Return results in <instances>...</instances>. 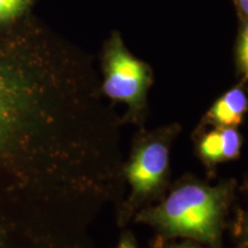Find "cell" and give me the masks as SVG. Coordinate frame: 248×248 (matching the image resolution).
Returning <instances> with one entry per match:
<instances>
[{
  "label": "cell",
  "instance_id": "1",
  "mask_svg": "<svg viewBox=\"0 0 248 248\" xmlns=\"http://www.w3.org/2000/svg\"><path fill=\"white\" fill-rule=\"evenodd\" d=\"M121 125L49 54L0 43V248H95L125 197Z\"/></svg>",
  "mask_w": 248,
  "mask_h": 248
},
{
  "label": "cell",
  "instance_id": "2",
  "mask_svg": "<svg viewBox=\"0 0 248 248\" xmlns=\"http://www.w3.org/2000/svg\"><path fill=\"white\" fill-rule=\"evenodd\" d=\"M233 191V181L212 185L184 176L157 202L139 210L132 221L151 226L166 239L221 247Z\"/></svg>",
  "mask_w": 248,
  "mask_h": 248
},
{
  "label": "cell",
  "instance_id": "3",
  "mask_svg": "<svg viewBox=\"0 0 248 248\" xmlns=\"http://www.w3.org/2000/svg\"><path fill=\"white\" fill-rule=\"evenodd\" d=\"M178 123L152 130L141 129L132 141L128 160H124L123 178L129 194L116 208L121 228L131 222L139 210L157 202L169 187L170 152L181 133Z\"/></svg>",
  "mask_w": 248,
  "mask_h": 248
},
{
  "label": "cell",
  "instance_id": "4",
  "mask_svg": "<svg viewBox=\"0 0 248 248\" xmlns=\"http://www.w3.org/2000/svg\"><path fill=\"white\" fill-rule=\"evenodd\" d=\"M150 84V68L130 54L119 37L111 39L105 54L102 91L111 100L126 105L128 113L124 121L142 126Z\"/></svg>",
  "mask_w": 248,
  "mask_h": 248
},
{
  "label": "cell",
  "instance_id": "5",
  "mask_svg": "<svg viewBox=\"0 0 248 248\" xmlns=\"http://www.w3.org/2000/svg\"><path fill=\"white\" fill-rule=\"evenodd\" d=\"M241 137L235 128L214 126L197 142V154L208 169L217 164L237 159L240 154Z\"/></svg>",
  "mask_w": 248,
  "mask_h": 248
},
{
  "label": "cell",
  "instance_id": "6",
  "mask_svg": "<svg viewBox=\"0 0 248 248\" xmlns=\"http://www.w3.org/2000/svg\"><path fill=\"white\" fill-rule=\"evenodd\" d=\"M248 109V99L241 88H234L223 94L204 116V125L235 128L243 122Z\"/></svg>",
  "mask_w": 248,
  "mask_h": 248
},
{
  "label": "cell",
  "instance_id": "7",
  "mask_svg": "<svg viewBox=\"0 0 248 248\" xmlns=\"http://www.w3.org/2000/svg\"><path fill=\"white\" fill-rule=\"evenodd\" d=\"M28 2L29 0H0V24L18 16Z\"/></svg>",
  "mask_w": 248,
  "mask_h": 248
},
{
  "label": "cell",
  "instance_id": "8",
  "mask_svg": "<svg viewBox=\"0 0 248 248\" xmlns=\"http://www.w3.org/2000/svg\"><path fill=\"white\" fill-rule=\"evenodd\" d=\"M151 248H221V247H210L206 245L194 243L190 240H182L177 241V239H166V238L155 235V238L152 240Z\"/></svg>",
  "mask_w": 248,
  "mask_h": 248
},
{
  "label": "cell",
  "instance_id": "9",
  "mask_svg": "<svg viewBox=\"0 0 248 248\" xmlns=\"http://www.w3.org/2000/svg\"><path fill=\"white\" fill-rule=\"evenodd\" d=\"M234 234L240 248H248V213H240L234 225Z\"/></svg>",
  "mask_w": 248,
  "mask_h": 248
},
{
  "label": "cell",
  "instance_id": "10",
  "mask_svg": "<svg viewBox=\"0 0 248 248\" xmlns=\"http://www.w3.org/2000/svg\"><path fill=\"white\" fill-rule=\"evenodd\" d=\"M238 58H239L241 69L248 77V23L245 27L243 35H241L239 49H238Z\"/></svg>",
  "mask_w": 248,
  "mask_h": 248
},
{
  "label": "cell",
  "instance_id": "11",
  "mask_svg": "<svg viewBox=\"0 0 248 248\" xmlns=\"http://www.w3.org/2000/svg\"><path fill=\"white\" fill-rule=\"evenodd\" d=\"M115 248H140L131 231H124L121 234L119 243Z\"/></svg>",
  "mask_w": 248,
  "mask_h": 248
},
{
  "label": "cell",
  "instance_id": "12",
  "mask_svg": "<svg viewBox=\"0 0 248 248\" xmlns=\"http://www.w3.org/2000/svg\"><path fill=\"white\" fill-rule=\"evenodd\" d=\"M238 4H239L240 8L243 9V12L248 16V0H238Z\"/></svg>",
  "mask_w": 248,
  "mask_h": 248
}]
</instances>
